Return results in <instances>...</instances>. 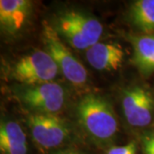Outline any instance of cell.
I'll use <instances>...</instances> for the list:
<instances>
[{"label": "cell", "mask_w": 154, "mask_h": 154, "mask_svg": "<svg viewBox=\"0 0 154 154\" xmlns=\"http://www.w3.org/2000/svg\"><path fill=\"white\" fill-rule=\"evenodd\" d=\"M78 121L94 140L107 143L117 133V120L110 102L98 94L85 95L76 107Z\"/></svg>", "instance_id": "cell-1"}, {"label": "cell", "mask_w": 154, "mask_h": 154, "mask_svg": "<svg viewBox=\"0 0 154 154\" xmlns=\"http://www.w3.org/2000/svg\"><path fill=\"white\" fill-rule=\"evenodd\" d=\"M53 28L59 36L76 50L87 51L99 42L103 33L102 24L97 19L77 11L61 14Z\"/></svg>", "instance_id": "cell-2"}, {"label": "cell", "mask_w": 154, "mask_h": 154, "mask_svg": "<svg viewBox=\"0 0 154 154\" xmlns=\"http://www.w3.org/2000/svg\"><path fill=\"white\" fill-rule=\"evenodd\" d=\"M43 41L46 51L54 60L63 76L75 87H82L88 81V72L62 41L53 26L44 24Z\"/></svg>", "instance_id": "cell-3"}, {"label": "cell", "mask_w": 154, "mask_h": 154, "mask_svg": "<svg viewBox=\"0 0 154 154\" xmlns=\"http://www.w3.org/2000/svg\"><path fill=\"white\" fill-rule=\"evenodd\" d=\"M58 72V68L48 52L38 50L17 62L13 68V76L30 87L52 82Z\"/></svg>", "instance_id": "cell-4"}, {"label": "cell", "mask_w": 154, "mask_h": 154, "mask_svg": "<svg viewBox=\"0 0 154 154\" xmlns=\"http://www.w3.org/2000/svg\"><path fill=\"white\" fill-rule=\"evenodd\" d=\"M33 141L39 148L50 150L61 146L69 136L66 122L55 114L35 113L28 117Z\"/></svg>", "instance_id": "cell-5"}, {"label": "cell", "mask_w": 154, "mask_h": 154, "mask_svg": "<svg viewBox=\"0 0 154 154\" xmlns=\"http://www.w3.org/2000/svg\"><path fill=\"white\" fill-rule=\"evenodd\" d=\"M22 99L37 113L55 114L63 107L65 91L58 83L51 82L27 88L22 92Z\"/></svg>", "instance_id": "cell-6"}, {"label": "cell", "mask_w": 154, "mask_h": 154, "mask_svg": "<svg viewBox=\"0 0 154 154\" xmlns=\"http://www.w3.org/2000/svg\"><path fill=\"white\" fill-rule=\"evenodd\" d=\"M122 110L128 124L142 128L149 125L153 117L154 99L146 89L132 87L124 91Z\"/></svg>", "instance_id": "cell-7"}, {"label": "cell", "mask_w": 154, "mask_h": 154, "mask_svg": "<svg viewBox=\"0 0 154 154\" xmlns=\"http://www.w3.org/2000/svg\"><path fill=\"white\" fill-rule=\"evenodd\" d=\"M32 3L28 0H1L0 24L8 34H17L27 23Z\"/></svg>", "instance_id": "cell-8"}, {"label": "cell", "mask_w": 154, "mask_h": 154, "mask_svg": "<svg viewBox=\"0 0 154 154\" xmlns=\"http://www.w3.org/2000/svg\"><path fill=\"white\" fill-rule=\"evenodd\" d=\"M86 57L95 69L112 71L122 66L124 52L117 45L98 42L86 51Z\"/></svg>", "instance_id": "cell-9"}, {"label": "cell", "mask_w": 154, "mask_h": 154, "mask_svg": "<svg viewBox=\"0 0 154 154\" xmlns=\"http://www.w3.org/2000/svg\"><path fill=\"white\" fill-rule=\"evenodd\" d=\"M133 49V64L139 72L148 76L154 72V33L127 36Z\"/></svg>", "instance_id": "cell-10"}, {"label": "cell", "mask_w": 154, "mask_h": 154, "mask_svg": "<svg viewBox=\"0 0 154 154\" xmlns=\"http://www.w3.org/2000/svg\"><path fill=\"white\" fill-rule=\"evenodd\" d=\"M129 17L134 27L145 34L154 33V0H137L133 3Z\"/></svg>", "instance_id": "cell-11"}, {"label": "cell", "mask_w": 154, "mask_h": 154, "mask_svg": "<svg viewBox=\"0 0 154 154\" xmlns=\"http://www.w3.org/2000/svg\"><path fill=\"white\" fill-rule=\"evenodd\" d=\"M0 145H28L22 127L12 121L2 122L0 125Z\"/></svg>", "instance_id": "cell-12"}, {"label": "cell", "mask_w": 154, "mask_h": 154, "mask_svg": "<svg viewBox=\"0 0 154 154\" xmlns=\"http://www.w3.org/2000/svg\"><path fill=\"white\" fill-rule=\"evenodd\" d=\"M107 154H137L136 143L132 141L124 146H113L108 150Z\"/></svg>", "instance_id": "cell-13"}, {"label": "cell", "mask_w": 154, "mask_h": 154, "mask_svg": "<svg viewBox=\"0 0 154 154\" xmlns=\"http://www.w3.org/2000/svg\"><path fill=\"white\" fill-rule=\"evenodd\" d=\"M3 154H27L28 145H0Z\"/></svg>", "instance_id": "cell-14"}, {"label": "cell", "mask_w": 154, "mask_h": 154, "mask_svg": "<svg viewBox=\"0 0 154 154\" xmlns=\"http://www.w3.org/2000/svg\"><path fill=\"white\" fill-rule=\"evenodd\" d=\"M143 149L145 154H154V144L146 136L143 139Z\"/></svg>", "instance_id": "cell-15"}, {"label": "cell", "mask_w": 154, "mask_h": 154, "mask_svg": "<svg viewBox=\"0 0 154 154\" xmlns=\"http://www.w3.org/2000/svg\"><path fill=\"white\" fill-rule=\"evenodd\" d=\"M55 154H82V153H81L79 151L75 150V149H66V150H62V151H59V152H57Z\"/></svg>", "instance_id": "cell-16"}, {"label": "cell", "mask_w": 154, "mask_h": 154, "mask_svg": "<svg viewBox=\"0 0 154 154\" xmlns=\"http://www.w3.org/2000/svg\"><path fill=\"white\" fill-rule=\"evenodd\" d=\"M146 137L148 138V140L151 142H152V143L154 144V134H152V135H148V136H146Z\"/></svg>", "instance_id": "cell-17"}]
</instances>
